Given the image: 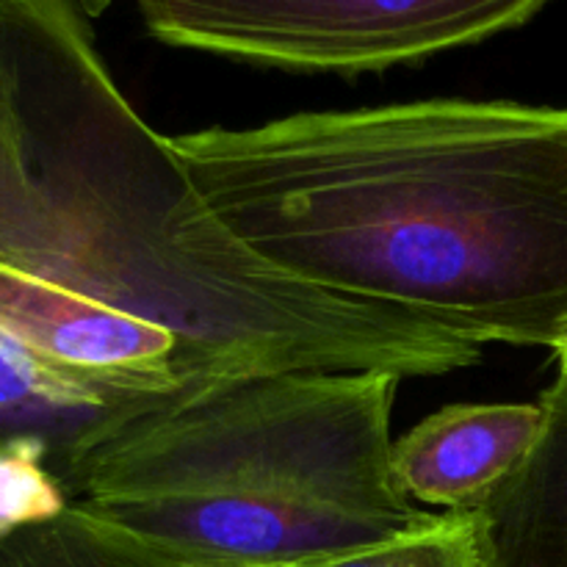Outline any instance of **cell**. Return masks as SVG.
Wrapping results in <instances>:
<instances>
[{
    "mask_svg": "<svg viewBox=\"0 0 567 567\" xmlns=\"http://www.w3.org/2000/svg\"><path fill=\"white\" fill-rule=\"evenodd\" d=\"M0 330L81 380L158 399L275 371L443 377L485 349L241 247L72 0H0Z\"/></svg>",
    "mask_w": 567,
    "mask_h": 567,
    "instance_id": "6da1fadb",
    "label": "cell"
},
{
    "mask_svg": "<svg viewBox=\"0 0 567 567\" xmlns=\"http://www.w3.org/2000/svg\"><path fill=\"white\" fill-rule=\"evenodd\" d=\"M172 144L280 275L480 347H567V109L421 100Z\"/></svg>",
    "mask_w": 567,
    "mask_h": 567,
    "instance_id": "7a4b0ae2",
    "label": "cell"
},
{
    "mask_svg": "<svg viewBox=\"0 0 567 567\" xmlns=\"http://www.w3.org/2000/svg\"><path fill=\"white\" fill-rule=\"evenodd\" d=\"M391 371H275L172 399L94 449L78 509L158 567H308L424 529L393 476Z\"/></svg>",
    "mask_w": 567,
    "mask_h": 567,
    "instance_id": "3957f363",
    "label": "cell"
},
{
    "mask_svg": "<svg viewBox=\"0 0 567 567\" xmlns=\"http://www.w3.org/2000/svg\"><path fill=\"white\" fill-rule=\"evenodd\" d=\"M155 39L299 72H374L485 42L548 0H133Z\"/></svg>",
    "mask_w": 567,
    "mask_h": 567,
    "instance_id": "277c9868",
    "label": "cell"
},
{
    "mask_svg": "<svg viewBox=\"0 0 567 567\" xmlns=\"http://www.w3.org/2000/svg\"><path fill=\"white\" fill-rule=\"evenodd\" d=\"M543 404H452L393 441V476L413 504L476 513L532 457Z\"/></svg>",
    "mask_w": 567,
    "mask_h": 567,
    "instance_id": "5b68a950",
    "label": "cell"
},
{
    "mask_svg": "<svg viewBox=\"0 0 567 567\" xmlns=\"http://www.w3.org/2000/svg\"><path fill=\"white\" fill-rule=\"evenodd\" d=\"M166 402L81 380L0 330V449H44L66 493L94 449Z\"/></svg>",
    "mask_w": 567,
    "mask_h": 567,
    "instance_id": "8992f818",
    "label": "cell"
},
{
    "mask_svg": "<svg viewBox=\"0 0 567 567\" xmlns=\"http://www.w3.org/2000/svg\"><path fill=\"white\" fill-rule=\"evenodd\" d=\"M546 426L532 457L482 509L498 567H567V391L540 399Z\"/></svg>",
    "mask_w": 567,
    "mask_h": 567,
    "instance_id": "52a82bcc",
    "label": "cell"
},
{
    "mask_svg": "<svg viewBox=\"0 0 567 567\" xmlns=\"http://www.w3.org/2000/svg\"><path fill=\"white\" fill-rule=\"evenodd\" d=\"M0 567H158L75 504L53 518L0 529Z\"/></svg>",
    "mask_w": 567,
    "mask_h": 567,
    "instance_id": "ba28073f",
    "label": "cell"
},
{
    "mask_svg": "<svg viewBox=\"0 0 567 567\" xmlns=\"http://www.w3.org/2000/svg\"><path fill=\"white\" fill-rule=\"evenodd\" d=\"M308 567H498L480 513H437L424 529Z\"/></svg>",
    "mask_w": 567,
    "mask_h": 567,
    "instance_id": "9c48e42d",
    "label": "cell"
},
{
    "mask_svg": "<svg viewBox=\"0 0 567 567\" xmlns=\"http://www.w3.org/2000/svg\"><path fill=\"white\" fill-rule=\"evenodd\" d=\"M72 3L81 11H86V14H100L103 9H109L111 0H72Z\"/></svg>",
    "mask_w": 567,
    "mask_h": 567,
    "instance_id": "30bf717a",
    "label": "cell"
},
{
    "mask_svg": "<svg viewBox=\"0 0 567 567\" xmlns=\"http://www.w3.org/2000/svg\"><path fill=\"white\" fill-rule=\"evenodd\" d=\"M557 365H559V377H557V382H554V385L565 388V391H567V347L559 349V352H557Z\"/></svg>",
    "mask_w": 567,
    "mask_h": 567,
    "instance_id": "8fae6325",
    "label": "cell"
}]
</instances>
